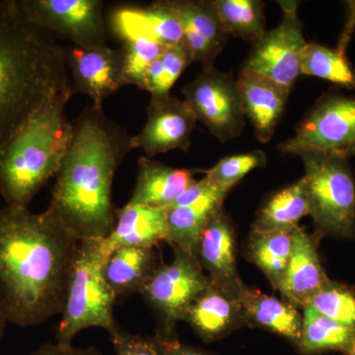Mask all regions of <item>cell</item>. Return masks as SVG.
I'll list each match as a JSON object with an SVG mask.
<instances>
[{"mask_svg":"<svg viewBox=\"0 0 355 355\" xmlns=\"http://www.w3.org/2000/svg\"><path fill=\"white\" fill-rule=\"evenodd\" d=\"M79 240L46 209H0V315L38 326L62 313Z\"/></svg>","mask_w":355,"mask_h":355,"instance_id":"1","label":"cell"},{"mask_svg":"<svg viewBox=\"0 0 355 355\" xmlns=\"http://www.w3.org/2000/svg\"><path fill=\"white\" fill-rule=\"evenodd\" d=\"M132 137L89 105L73 123L48 209L77 240H104L114 227V174L132 151Z\"/></svg>","mask_w":355,"mask_h":355,"instance_id":"2","label":"cell"},{"mask_svg":"<svg viewBox=\"0 0 355 355\" xmlns=\"http://www.w3.org/2000/svg\"><path fill=\"white\" fill-rule=\"evenodd\" d=\"M69 83L67 53L32 24L18 0L0 8V148Z\"/></svg>","mask_w":355,"mask_h":355,"instance_id":"3","label":"cell"},{"mask_svg":"<svg viewBox=\"0 0 355 355\" xmlns=\"http://www.w3.org/2000/svg\"><path fill=\"white\" fill-rule=\"evenodd\" d=\"M72 96L69 83L0 148V193L8 207H29L57 175L73 133L65 114Z\"/></svg>","mask_w":355,"mask_h":355,"instance_id":"4","label":"cell"},{"mask_svg":"<svg viewBox=\"0 0 355 355\" xmlns=\"http://www.w3.org/2000/svg\"><path fill=\"white\" fill-rule=\"evenodd\" d=\"M102 240H80L70 272L67 296L58 324L57 343L71 345L77 334L90 328L111 333L116 296L105 279Z\"/></svg>","mask_w":355,"mask_h":355,"instance_id":"5","label":"cell"},{"mask_svg":"<svg viewBox=\"0 0 355 355\" xmlns=\"http://www.w3.org/2000/svg\"><path fill=\"white\" fill-rule=\"evenodd\" d=\"M304 164L309 216L321 232L355 237V183L347 157L336 153H307Z\"/></svg>","mask_w":355,"mask_h":355,"instance_id":"6","label":"cell"},{"mask_svg":"<svg viewBox=\"0 0 355 355\" xmlns=\"http://www.w3.org/2000/svg\"><path fill=\"white\" fill-rule=\"evenodd\" d=\"M209 286L197 257L174 248V260L158 265L139 291L162 318L163 330L157 336L173 338L178 322Z\"/></svg>","mask_w":355,"mask_h":355,"instance_id":"7","label":"cell"},{"mask_svg":"<svg viewBox=\"0 0 355 355\" xmlns=\"http://www.w3.org/2000/svg\"><path fill=\"white\" fill-rule=\"evenodd\" d=\"M28 20L53 39L94 49L107 44L101 0H18Z\"/></svg>","mask_w":355,"mask_h":355,"instance_id":"8","label":"cell"},{"mask_svg":"<svg viewBox=\"0 0 355 355\" xmlns=\"http://www.w3.org/2000/svg\"><path fill=\"white\" fill-rule=\"evenodd\" d=\"M282 20L253 44L241 70L272 81L291 92L301 73V53L307 42L298 16V1H279Z\"/></svg>","mask_w":355,"mask_h":355,"instance_id":"9","label":"cell"},{"mask_svg":"<svg viewBox=\"0 0 355 355\" xmlns=\"http://www.w3.org/2000/svg\"><path fill=\"white\" fill-rule=\"evenodd\" d=\"M355 144V97L330 95L317 103L295 135L280 144V153H336L345 156Z\"/></svg>","mask_w":355,"mask_h":355,"instance_id":"10","label":"cell"},{"mask_svg":"<svg viewBox=\"0 0 355 355\" xmlns=\"http://www.w3.org/2000/svg\"><path fill=\"white\" fill-rule=\"evenodd\" d=\"M187 103L197 121L220 141L241 135L245 125L237 80L214 67H205L183 88Z\"/></svg>","mask_w":355,"mask_h":355,"instance_id":"11","label":"cell"},{"mask_svg":"<svg viewBox=\"0 0 355 355\" xmlns=\"http://www.w3.org/2000/svg\"><path fill=\"white\" fill-rule=\"evenodd\" d=\"M228 191L222 190L209 178L193 182L165 209L168 241L173 248L196 256L198 240L211 217L222 209Z\"/></svg>","mask_w":355,"mask_h":355,"instance_id":"12","label":"cell"},{"mask_svg":"<svg viewBox=\"0 0 355 355\" xmlns=\"http://www.w3.org/2000/svg\"><path fill=\"white\" fill-rule=\"evenodd\" d=\"M65 53L72 94L88 96L94 106L103 107L110 95L125 85L123 49L70 46Z\"/></svg>","mask_w":355,"mask_h":355,"instance_id":"13","label":"cell"},{"mask_svg":"<svg viewBox=\"0 0 355 355\" xmlns=\"http://www.w3.org/2000/svg\"><path fill=\"white\" fill-rule=\"evenodd\" d=\"M197 119L184 100L169 95L153 99L147 108L146 125L132 137V149L140 148L149 157L191 146Z\"/></svg>","mask_w":355,"mask_h":355,"instance_id":"14","label":"cell"},{"mask_svg":"<svg viewBox=\"0 0 355 355\" xmlns=\"http://www.w3.org/2000/svg\"><path fill=\"white\" fill-rule=\"evenodd\" d=\"M196 257L210 282L231 297L239 300L245 284L236 263L234 227L223 209L211 217L198 240Z\"/></svg>","mask_w":355,"mask_h":355,"instance_id":"15","label":"cell"},{"mask_svg":"<svg viewBox=\"0 0 355 355\" xmlns=\"http://www.w3.org/2000/svg\"><path fill=\"white\" fill-rule=\"evenodd\" d=\"M183 24L184 44L193 62L205 67H214L227 40L217 14L214 1L209 0H172Z\"/></svg>","mask_w":355,"mask_h":355,"instance_id":"16","label":"cell"},{"mask_svg":"<svg viewBox=\"0 0 355 355\" xmlns=\"http://www.w3.org/2000/svg\"><path fill=\"white\" fill-rule=\"evenodd\" d=\"M244 116L259 141L272 139L286 109L289 91L265 77L241 70L237 79Z\"/></svg>","mask_w":355,"mask_h":355,"instance_id":"17","label":"cell"},{"mask_svg":"<svg viewBox=\"0 0 355 355\" xmlns=\"http://www.w3.org/2000/svg\"><path fill=\"white\" fill-rule=\"evenodd\" d=\"M168 241L165 209L128 202L118 212V221L111 234L101 241L105 260L123 247L153 248Z\"/></svg>","mask_w":355,"mask_h":355,"instance_id":"18","label":"cell"},{"mask_svg":"<svg viewBox=\"0 0 355 355\" xmlns=\"http://www.w3.org/2000/svg\"><path fill=\"white\" fill-rule=\"evenodd\" d=\"M328 279L318 254L316 236L298 226L294 230L293 251L280 293L287 302L304 308Z\"/></svg>","mask_w":355,"mask_h":355,"instance_id":"19","label":"cell"},{"mask_svg":"<svg viewBox=\"0 0 355 355\" xmlns=\"http://www.w3.org/2000/svg\"><path fill=\"white\" fill-rule=\"evenodd\" d=\"M139 173L130 203L167 209L193 181V171L173 168L148 157L137 161Z\"/></svg>","mask_w":355,"mask_h":355,"instance_id":"20","label":"cell"},{"mask_svg":"<svg viewBox=\"0 0 355 355\" xmlns=\"http://www.w3.org/2000/svg\"><path fill=\"white\" fill-rule=\"evenodd\" d=\"M205 340L226 335L245 322L240 301L210 282L209 288L188 308L183 317Z\"/></svg>","mask_w":355,"mask_h":355,"instance_id":"21","label":"cell"},{"mask_svg":"<svg viewBox=\"0 0 355 355\" xmlns=\"http://www.w3.org/2000/svg\"><path fill=\"white\" fill-rule=\"evenodd\" d=\"M239 301L246 323L272 331L297 345L302 316L296 306L247 286Z\"/></svg>","mask_w":355,"mask_h":355,"instance_id":"22","label":"cell"},{"mask_svg":"<svg viewBox=\"0 0 355 355\" xmlns=\"http://www.w3.org/2000/svg\"><path fill=\"white\" fill-rule=\"evenodd\" d=\"M157 266L153 248H120L105 261V279L118 297L139 292Z\"/></svg>","mask_w":355,"mask_h":355,"instance_id":"23","label":"cell"},{"mask_svg":"<svg viewBox=\"0 0 355 355\" xmlns=\"http://www.w3.org/2000/svg\"><path fill=\"white\" fill-rule=\"evenodd\" d=\"M113 23L114 30L125 43L121 48L125 55V85L142 89L147 70L162 55L166 46L130 22L119 10L114 13Z\"/></svg>","mask_w":355,"mask_h":355,"instance_id":"24","label":"cell"},{"mask_svg":"<svg viewBox=\"0 0 355 355\" xmlns=\"http://www.w3.org/2000/svg\"><path fill=\"white\" fill-rule=\"evenodd\" d=\"M294 230L275 232L253 231L247 244L248 260L258 266L265 273L273 288L279 292L284 286L293 251Z\"/></svg>","mask_w":355,"mask_h":355,"instance_id":"25","label":"cell"},{"mask_svg":"<svg viewBox=\"0 0 355 355\" xmlns=\"http://www.w3.org/2000/svg\"><path fill=\"white\" fill-rule=\"evenodd\" d=\"M306 216H309V202L302 178L275 193L261 207L254 222L253 231H293Z\"/></svg>","mask_w":355,"mask_h":355,"instance_id":"26","label":"cell"},{"mask_svg":"<svg viewBox=\"0 0 355 355\" xmlns=\"http://www.w3.org/2000/svg\"><path fill=\"white\" fill-rule=\"evenodd\" d=\"M352 28L354 25L350 21L347 34L336 50L319 44H306L301 53L302 76H315L343 87L355 89V69L345 55V46Z\"/></svg>","mask_w":355,"mask_h":355,"instance_id":"27","label":"cell"},{"mask_svg":"<svg viewBox=\"0 0 355 355\" xmlns=\"http://www.w3.org/2000/svg\"><path fill=\"white\" fill-rule=\"evenodd\" d=\"M297 347L306 354L340 350L347 354L355 342V329L324 316L311 306L303 308Z\"/></svg>","mask_w":355,"mask_h":355,"instance_id":"28","label":"cell"},{"mask_svg":"<svg viewBox=\"0 0 355 355\" xmlns=\"http://www.w3.org/2000/svg\"><path fill=\"white\" fill-rule=\"evenodd\" d=\"M119 11L163 46H174L184 40L183 24L172 0L154 2L144 8L130 7Z\"/></svg>","mask_w":355,"mask_h":355,"instance_id":"29","label":"cell"},{"mask_svg":"<svg viewBox=\"0 0 355 355\" xmlns=\"http://www.w3.org/2000/svg\"><path fill=\"white\" fill-rule=\"evenodd\" d=\"M214 4L228 36L254 44L265 34V4L260 0H216Z\"/></svg>","mask_w":355,"mask_h":355,"instance_id":"30","label":"cell"},{"mask_svg":"<svg viewBox=\"0 0 355 355\" xmlns=\"http://www.w3.org/2000/svg\"><path fill=\"white\" fill-rule=\"evenodd\" d=\"M191 62L193 58L184 41L166 46L162 55L147 70L142 90L148 92L153 99L171 95L173 86Z\"/></svg>","mask_w":355,"mask_h":355,"instance_id":"31","label":"cell"},{"mask_svg":"<svg viewBox=\"0 0 355 355\" xmlns=\"http://www.w3.org/2000/svg\"><path fill=\"white\" fill-rule=\"evenodd\" d=\"M307 306L324 316L355 329V291L345 284L327 280Z\"/></svg>","mask_w":355,"mask_h":355,"instance_id":"32","label":"cell"},{"mask_svg":"<svg viewBox=\"0 0 355 355\" xmlns=\"http://www.w3.org/2000/svg\"><path fill=\"white\" fill-rule=\"evenodd\" d=\"M266 162V153L257 149L251 153L226 156L203 173L212 183L229 193L247 174L257 168L263 167Z\"/></svg>","mask_w":355,"mask_h":355,"instance_id":"33","label":"cell"},{"mask_svg":"<svg viewBox=\"0 0 355 355\" xmlns=\"http://www.w3.org/2000/svg\"><path fill=\"white\" fill-rule=\"evenodd\" d=\"M116 355H159L155 338H144L141 336L123 331L116 328L110 333Z\"/></svg>","mask_w":355,"mask_h":355,"instance_id":"34","label":"cell"},{"mask_svg":"<svg viewBox=\"0 0 355 355\" xmlns=\"http://www.w3.org/2000/svg\"><path fill=\"white\" fill-rule=\"evenodd\" d=\"M30 355H103L95 347L78 349L71 345L62 343H44Z\"/></svg>","mask_w":355,"mask_h":355,"instance_id":"35","label":"cell"},{"mask_svg":"<svg viewBox=\"0 0 355 355\" xmlns=\"http://www.w3.org/2000/svg\"><path fill=\"white\" fill-rule=\"evenodd\" d=\"M159 355H209L197 349L180 343L176 338L156 336Z\"/></svg>","mask_w":355,"mask_h":355,"instance_id":"36","label":"cell"},{"mask_svg":"<svg viewBox=\"0 0 355 355\" xmlns=\"http://www.w3.org/2000/svg\"><path fill=\"white\" fill-rule=\"evenodd\" d=\"M6 320L0 315V340L4 336V333H6Z\"/></svg>","mask_w":355,"mask_h":355,"instance_id":"37","label":"cell"},{"mask_svg":"<svg viewBox=\"0 0 355 355\" xmlns=\"http://www.w3.org/2000/svg\"><path fill=\"white\" fill-rule=\"evenodd\" d=\"M345 156L347 158L350 157V156H355V144L345 153Z\"/></svg>","mask_w":355,"mask_h":355,"instance_id":"38","label":"cell"},{"mask_svg":"<svg viewBox=\"0 0 355 355\" xmlns=\"http://www.w3.org/2000/svg\"><path fill=\"white\" fill-rule=\"evenodd\" d=\"M347 355H355V342L354 345H352V349L347 352Z\"/></svg>","mask_w":355,"mask_h":355,"instance_id":"39","label":"cell"},{"mask_svg":"<svg viewBox=\"0 0 355 355\" xmlns=\"http://www.w3.org/2000/svg\"><path fill=\"white\" fill-rule=\"evenodd\" d=\"M4 0H0V8H1L2 6H3Z\"/></svg>","mask_w":355,"mask_h":355,"instance_id":"40","label":"cell"}]
</instances>
